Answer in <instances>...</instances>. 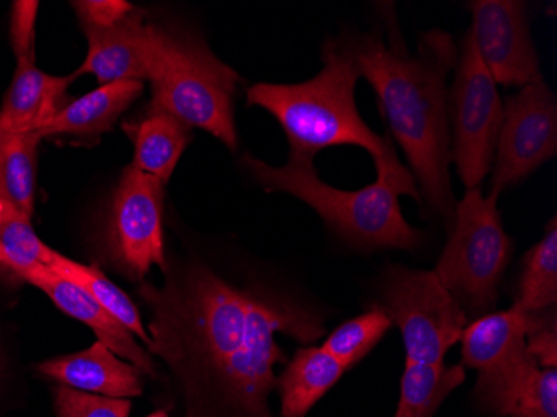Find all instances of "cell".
<instances>
[{
  "instance_id": "cell-1",
  "label": "cell",
  "mask_w": 557,
  "mask_h": 417,
  "mask_svg": "<svg viewBox=\"0 0 557 417\" xmlns=\"http://www.w3.org/2000/svg\"><path fill=\"white\" fill-rule=\"evenodd\" d=\"M143 294L154 309L150 353L171 366L197 409L214 416L271 417L274 366L284 360L275 334L304 344L325 334L324 316L312 307L240 290L197 262L172 275L165 290Z\"/></svg>"
},
{
  "instance_id": "cell-2",
  "label": "cell",
  "mask_w": 557,
  "mask_h": 417,
  "mask_svg": "<svg viewBox=\"0 0 557 417\" xmlns=\"http://www.w3.org/2000/svg\"><path fill=\"white\" fill-rule=\"evenodd\" d=\"M349 39L359 74L371 84L391 136L408 158L421 206L449 228L456 199L450 187L446 83L458 64V46L441 29L422 34L414 52L393 30L387 40L379 30Z\"/></svg>"
},
{
  "instance_id": "cell-3",
  "label": "cell",
  "mask_w": 557,
  "mask_h": 417,
  "mask_svg": "<svg viewBox=\"0 0 557 417\" xmlns=\"http://www.w3.org/2000/svg\"><path fill=\"white\" fill-rule=\"evenodd\" d=\"M252 177L271 193H287L308 204L331 231L364 249H408L421 244L422 234L400 212V196L421 204L418 182L397 159L396 150L375 161L377 179L359 191H341L319 179L312 159L289 158L283 168L244 156Z\"/></svg>"
},
{
  "instance_id": "cell-4",
  "label": "cell",
  "mask_w": 557,
  "mask_h": 417,
  "mask_svg": "<svg viewBox=\"0 0 557 417\" xmlns=\"http://www.w3.org/2000/svg\"><path fill=\"white\" fill-rule=\"evenodd\" d=\"M321 71L300 84H256L247 89V106L271 112L286 133L290 158L312 159L334 146H358L381 161L394 149L391 136L375 134L356 106L359 74L349 36L322 47Z\"/></svg>"
},
{
  "instance_id": "cell-5",
  "label": "cell",
  "mask_w": 557,
  "mask_h": 417,
  "mask_svg": "<svg viewBox=\"0 0 557 417\" xmlns=\"http://www.w3.org/2000/svg\"><path fill=\"white\" fill-rule=\"evenodd\" d=\"M147 81L149 108L202 128L237 149L234 96L240 77L209 49L202 37L177 25L152 24Z\"/></svg>"
},
{
  "instance_id": "cell-6",
  "label": "cell",
  "mask_w": 557,
  "mask_h": 417,
  "mask_svg": "<svg viewBox=\"0 0 557 417\" xmlns=\"http://www.w3.org/2000/svg\"><path fill=\"white\" fill-rule=\"evenodd\" d=\"M496 194L468 189L454 207L450 234L434 274L465 312H490L500 279L511 259L512 243L504 232Z\"/></svg>"
},
{
  "instance_id": "cell-7",
  "label": "cell",
  "mask_w": 557,
  "mask_h": 417,
  "mask_svg": "<svg viewBox=\"0 0 557 417\" xmlns=\"http://www.w3.org/2000/svg\"><path fill=\"white\" fill-rule=\"evenodd\" d=\"M379 297L375 304L399 328L408 363L443 364L468 322L461 304L434 271L387 266L379 281Z\"/></svg>"
},
{
  "instance_id": "cell-8",
  "label": "cell",
  "mask_w": 557,
  "mask_h": 417,
  "mask_svg": "<svg viewBox=\"0 0 557 417\" xmlns=\"http://www.w3.org/2000/svg\"><path fill=\"white\" fill-rule=\"evenodd\" d=\"M458 71L447 90L450 162L466 191L478 189L490 174L503 125L504 103L497 84L475 54L466 34Z\"/></svg>"
},
{
  "instance_id": "cell-9",
  "label": "cell",
  "mask_w": 557,
  "mask_h": 417,
  "mask_svg": "<svg viewBox=\"0 0 557 417\" xmlns=\"http://www.w3.org/2000/svg\"><path fill=\"white\" fill-rule=\"evenodd\" d=\"M109 249L115 265L133 279L165 268L164 184L152 175L125 168L112 196Z\"/></svg>"
},
{
  "instance_id": "cell-10",
  "label": "cell",
  "mask_w": 557,
  "mask_h": 417,
  "mask_svg": "<svg viewBox=\"0 0 557 417\" xmlns=\"http://www.w3.org/2000/svg\"><path fill=\"white\" fill-rule=\"evenodd\" d=\"M557 152V100L544 79L522 87L504 103L491 194L528 179Z\"/></svg>"
},
{
  "instance_id": "cell-11",
  "label": "cell",
  "mask_w": 557,
  "mask_h": 417,
  "mask_svg": "<svg viewBox=\"0 0 557 417\" xmlns=\"http://www.w3.org/2000/svg\"><path fill=\"white\" fill-rule=\"evenodd\" d=\"M469 9V40L494 83L522 89L543 79L524 2L475 0Z\"/></svg>"
},
{
  "instance_id": "cell-12",
  "label": "cell",
  "mask_w": 557,
  "mask_h": 417,
  "mask_svg": "<svg viewBox=\"0 0 557 417\" xmlns=\"http://www.w3.org/2000/svg\"><path fill=\"white\" fill-rule=\"evenodd\" d=\"M474 397L499 417H557V371L541 368L528 347L490 371L479 372Z\"/></svg>"
},
{
  "instance_id": "cell-13",
  "label": "cell",
  "mask_w": 557,
  "mask_h": 417,
  "mask_svg": "<svg viewBox=\"0 0 557 417\" xmlns=\"http://www.w3.org/2000/svg\"><path fill=\"white\" fill-rule=\"evenodd\" d=\"M152 24L146 19V11L134 5L112 24L84 30L89 50L74 77L90 74L100 86L119 81H147Z\"/></svg>"
},
{
  "instance_id": "cell-14",
  "label": "cell",
  "mask_w": 557,
  "mask_h": 417,
  "mask_svg": "<svg viewBox=\"0 0 557 417\" xmlns=\"http://www.w3.org/2000/svg\"><path fill=\"white\" fill-rule=\"evenodd\" d=\"M22 279L30 285H36L37 290L44 291L64 315L92 329L97 341L108 346L112 353L134 364L140 371L154 375V363L150 359L149 353H146L137 344L136 338L81 285L62 278L46 266L25 274Z\"/></svg>"
},
{
  "instance_id": "cell-15",
  "label": "cell",
  "mask_w": 557,
  "mask_h": 417,
  "mask_svg": "<svg viewBox=\"0 0 557 417\" xmlns=\"http://www.w3.org/2000/svg\"><path fill=\"white\" fill-rule=\"evenodd\" d=\"M39 371L84 393L115 400H129L143 394V371L99 341L81 353L46 360L40 364Z\"/></svg>"
},
{
  "instance_id": "cell-16",
  "label": "cell",
  "mask_w": 557,
  "mask_h": 417,
  "mask_svg": "<svg viewBox=\"0 0 557 417\" xmlns=\"http://www.w3.org/2000/svg\"><path fill=\"white\" fill-rule=\"evenodd\" d=\"M74 75L46 74L34 59H17L14 79L0 108V131L12 134L39 133L64 108L65 94Z\"/></svg>"
},
{
  "instance_id": "cell-17",
  "label": "cell",
  "mask_w": 557,
  "mask_h": 417,
  "mask_svg": "<svg viewBox=\"0 0 557 417\" xmlns=\"http://www.w3.org/2000/svg\"><path fill=\"white\" fill-rule=\"evenodd\" d=\"M143 93L144 83L140 81L104 84L65 103L54 119L36 134L40 139H46L61 134L97 137L109 133Z\"/></svg>"
},
{
  "instance_id": "cell-18",
  "label": "cell",
  "mask_w": 557,
  "mask_h": 417,
  "mask_svg": "<svg viewBox=\"0 0 557 417\" xmlns=\"http://www.w3.org/2000/svg\"><path fill=\"white\" fill-rule=\"evenodd\" d=\"M122 128L134 146L131 165L159 179L162 184L174 174L175 165L193 137L189 125L149 106L139 118L125 121Z\"/></svg>"
},
{
  "instance_id": "cell-19",
  "label": "cell",
  "mask_w": 557,
  "mask_h": 417,
  "mask_svg": "<svg viewBox=\"0 0 557 417\" xmlns=\"http://www.w3.org/2000/svg\"><path fill=\"white\" fill-rule=\"evenodd\" d=\"M537 315V312H536ZM536 315L512 306L503 312L479 318L465 328L461 339L462 366L484 372L524 351L525 338Z\"/></svg>"
},
{
  "instance_id": "cell-20",
  "label": "cell",
  "mask_w": 557,
  "mask_h": 417,
  "mask_svg": "<svg viewBox=\"0 0 557 417\" xmlns=\"http://www.w3.org/2000/svg\"><path fill=\"white\" fill-rule=\"evenodd\" d=\"M344 372V364L322 346L297 351L286 371L277 379L283 417L306 416L343 378Z\"/></svg>"
},
{
  "instance_id": "cell-21",
  "label": "cell",
  "mask_w": 557,
  "mask_h": 417,
  "mask_svg": "<svg viewBox=\"0 0 557 417\" xmlns=\"http://www.w3.org/2000/svg\"><path fill=\"white\" fill-rule=\"evenodd\" d=\"M37 134L0 131V197L18 214L33 218L36 197Z\"/></svg>"
},
{
  "instance_id": "cell-22",
  "label": "cell",
  "mask_w": 557,
  "mask_h": 417,
  "mask_svg": "<svg viewBox=\"0 0 557 417\" xmlns=\"http://www.w3.org/2000/svg\"><path fill=\"white\" fill-rule=\"evenodd\" d=\"M465 366L408 363L400 378L399 403L394 417H433L454 389L465 382Z\"/></svg>"
},
{
  "instance_id": "cell-23",
  "label": "cell",
  "mask_w": 557,
  "mask_h": 417,
  "mask_svg": "<svg viewBox=\"0 0 557 417\" xmlns=\"http://www.w3.org/2000/svg\"><path fill=\"white\" fill-rule=\"evenodd\" d=\"M49 269L74 282V284L81 285L100 306L108 310L109 315L114 316L134 338L140 339L146 344L147 349L150 351L152 339H150L149 332L146 331V326L140 319L136 304L111 279L106 278L99 269L75 262V260L69 259V257L59 253H55Z\"/></svg>"
},
{
  "instance_id": "cell-24",
  "label": "cell",
  "mask_w": 557,
  "mask_h": 417,
  "mask_svg": "<svg viewBox=\"0 0 557 417\" xmlns=\"http://www.w3.org/2000/svg\"><path fill=\"white\" fill-rule=\"evenodd\" d=\"M557 303V221L550 219L543 240L529 250L522 265L515 306L536 315Z\"/></svg>"
},
{
  "instance_id": "cell-25",
  "label": "cell",
  "mask_w": 557,
  "mask_h": 417,
  "mask_svg": "<svg viewBox=\"0 0 557 417\" xmlns=\"http://www.w3.org/2000/svg\"><path fill=\"white\" fill-rule=\"evenodd\" d=\"M391 326L393 322L386 312L374 304L364 315L337 326L327 335L322 347L344 364V368L349 369L361 363L377 346Z\"/></svg>"
},
{
  "instance_id": "cell-26",
  "label": "cell",
  "mask_w": 557,
  "mask_h": 417,
  "mask_svg": "<svg viewBox=\"0 0 557 417\" xmlns=\"http://www.w3.org/2000/svg\"><path fill=\"white\" fill-rule=\"evenodd\" d=\"M0 246L8 256L9 271L21 279L44 266L49 268L58 253L37 237L30 218L15 211L0 224Z\"/></svg>"
},
{
  "instance_id": "cell-27",
  "label": "cell",
  "mask_w": 557,
  "mask_h": 417,
  "mask_svg": "<svg viewBox=\"0 0 557 417\" xmlns=\"http://www.w3.org/2000/svg\"><path fill=\"white\" fill-rule=\"evenodd\" d=\"M129 400L99 396L61 385L55 391L58 417H129Z\"/></svg>"
},
{
  "instance_id": "cell-28",
  "label": "cell",
  "mask_w": 557,
  "mask_h": 417,
  "mask_svg": "<svg viewBox=\"0 0 557 417\" xmlns=\"http://www.w3.org/2000/svg\"><path fill=\"white\" fill-rule=\"evenodd\" d=\"M525 346L541 368L556 369L557 366V319L556 309L537 312L533 328L528 332Z\"/></svg>"
},
{
  "instance_id": "cell-29",
  "label": "cell",
  "mask_w": 557,
  "mask_h": 417,
  "mask_svg": "<svg viewBox=\"0 0 557 417\" xmlns=\"http://www.w3.org/2000/svg\"><path fill=\"white\" fill-rule=\"evenodd\" d=\"M84 30L97 29L124 17L134 8L125 0H81L72 2Z\"/></svg>"
},
{
  "instance_id": "cell-30",
  "label": "cell",
  "mask_w": 557,
  "mask_h": 417,
  "mask_svg": "<svg viewBox=\"0 0 557 417\" xmlns=\"http://www.w3.org/2000/svg\"><path fill=\"white\" fill-rule=\"evenodd\" d=\"M37 9V2H15L12 8V47L17 59H34V22Z\"/></svg>"
},
{
  "instance_id": "cell-31",
  "label": "cell",
  "mask_w": 557,
  "mask_h": 417,
  "mask_svg": "<svg viewBox=\"0 0 557 417\" xmlns=\"http://www.w3.org/2000/svg\"><path fill=\"white\" fill-rule=\"evenodd\" d=\"M12 212H14V209L0 197V224H4L11 218Z\"/></svg>"
},
{
  "instance_id": "cell-32",
  "label": "cell",
  "mask_w": 557,
  "mask_h": 417,
  "mask_svg": "<svg viewBox=\"0 0 557 417\" xmlns=\"http://www.w3.org/2000/svg\"><path fill=\"white\" fill-rule=\"evenodd\" d=\"M0 266H4V268H8V256H5L2 246H0Z\"/></svg>"
},
{
  "instance_id": "cell-33",
  "label": "cell",
  "mask_w": 557,
  "mask_h": 417,
  "mask_svg": "<svg viewBox=\"0 0 557 417\" xmlns=\"http://www.w3.org/2000/svg\"><path fill=\"white\" fill-rule=\"evenodd\" d=\"M147 417H169L168 414L164 413V410H158V413L150 414V416Z\"/></svg>"
}]
</instances>
